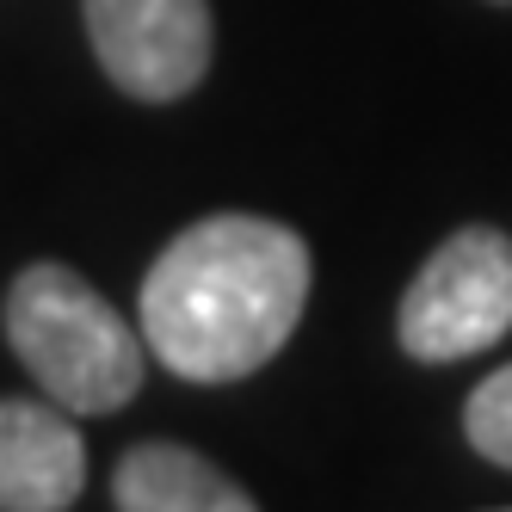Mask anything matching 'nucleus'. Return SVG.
Listing matches in <instances>:
<instances>
[{
  "label": "nucleus",
  "mask_w": 512,
  "mask_h": 512,
  "mask_svg": "<svg viewBox=\"0 0 512 512\" xmlns=\"http://www.w3.org/2000/svg\"><path fill=\"white\" fill-rule=\"evenodd\" d=\"M309 247L272 216H204L142 278V340L186 383H241L297 334Z\"/></svg>",
  "instance_id": "1"
},
{
  "label": "nucleus",
  "mask_w": 512,
  "mask_h": 512,
  "mask_svg": "<svg viewBox=\"0 0 512 512\" xmlns=\"http://www.w3.org/2000/svg\"><path fill=\"white\" fill-rule=\"evenodd\" d=\"M7 340L68 414H118L142 389V340L68 266H25L7 290Z\"/></svg>",
  "instance_id": "2"
},
{
  "label": "nucleus",
  "mask_w": 512,
  "mask_h": 512,
  "mask_svg": "<svg viewBox=\"0 0 512 512\" xmlns=\"http://www.w3.org/2000/svg\"><path fill=\"white\" fill-rule=\"evenodd\" d=\"M512 327V241L500 229H457L432 247L401 297L395 334L420 364H457L488 352Z\"/></svg>",
  "instance_id": "3"
},
{
  "label": "nucleus",
  "mask_w": 512,
  "mask_h": 512,
  "mask_svg": "<svg viewBox=\"0 0 512 512\" xmlns=\"http://www.w3.org/2000/svg\"><path fill=\"white\" fill-rule=\"evenodd\" d=\"M99 68L130 99H186L210 75V0H81Z\"/></svg>",
  "instance_id": "4"
},
{
  "label": "nucleus",
  "mask_w": 512,
  "mask_h": 512,
  "mask_svg": "<svg viewBox=\"0 0 512 512\" xmlns=\"http://www.w3.org/2000/svg\"><path fill=\"white\" fill-rule=\"evenodd\" d=\"M87 445L56 401H0V512H62L81 500Z\"/></svg>",
  "instance_id": "5"
},
{
  "label": "nucleus",
  "mask_w": 512,
  "mask_h": 512,
  "mask_svg": "<svg viewBox=\"0 0 512 512\" xmlns=\"http://www.w3.org/2000/svg\"><path fill=\"white\" fill-rule=\"evenodd\" d=\"M112 500L124 512H253V494L186 445H136L112 469Z\"/></svg>",
  "instance_id": "6"
},
{
  "label": "nucleus",
  "mask_w": 512,
  "mask_h": 512,
  "mask_svg": "<svg viewBox=\"0 0 512 512\" xmlns=\"http://www.w3.org/2000/svg\"><path fill=\"white\" fill-rule=\"evenodd\" d=\"M463 432L488 463L512 469V364H500L494 377L475 383L469 408H463Z\"/></svg>",
  "instance_id": "7"
}]
</instances>
